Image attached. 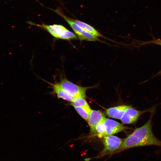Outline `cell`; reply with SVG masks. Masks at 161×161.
<instances>
[{
	"mask_svg": "<svg viewBox=\"0 0 161 161\" xmlns=\"http://www.w3.org/2000/svg\"><path fill=\"white\" fill-rule=\"evenodd\" d=\"M155 110L150 111L151 115L147 122L142 126L136 128L125 138L116 152L129 148L145 146L154 145L161 147V141L157 138L152 130V120Z\"/></svg>",
	"mask_w": 161,
	"mask_h": 161,
	"instance_id": "6da1fadb",
	"label": "cell"
},
{
	"mask_svg": "<svg viewBox=\"0 0 161 161\" xmlns=\"http://www.w3.org/2000/svg\"><path fill=\"white\" fill-rule=\"evenodd\" d=\"M30 24L37 26L48 32L55 38L64 40H71L78 38L77 35L64 26L59 24L47 25L44 24H37L31 21L27 22Z\"/></svg>",
	"mask_w": 161,
	"mask_h": 161,
	"instance_id": "7a4b0ae2",
	"label": "cell"
},
{
	"mask_svg": "<svg viewBox=\"0 0 161 161\" xmlns=\"http://www.w3.org/2000/svg\"><path fill=\"white\" fill-rule=\"evenodd\" d=\"M58 83L66 92L75 97H80L85 98L86 91L92 87L79 86L69 80L65 77H61Z\"/></svg>",
	"mask_w": 161,
	"mask_h": 161,
	"instance_id": "3957f363",
	"label": "cell"
},
{
	"mask_svg": "<svg viewBox=\"0 0 161 161\" xmlns=\"http://www.w3.org/2000/svg\"><path fill=\"white\" fill-rule=\"evenodd\" d=\"M52 10L64 19L80 40L92 41L99 40L97 37L85 30L72 21L70 18L65 16L61 9L58 8Z\"/></svg>",
	"mask_w": 161,
	"mask_h": 161,
	"instance_id": "277c9868",
	"label": "cell"
},
{
	"mask_svg": "<svg viewBox=\"0 0 161 161\" xmlns=\"http://www.w3.org/2000/svg\"><path fill=\"white\" fill-rule=\"evenodd\" d=\"M123 140L113 135L103 137V142L104 147L100 156L116 153L122 145Z\"/></svg>",
	"mask_w": 161,
	"mask_h": 161,
	"instance_id": "5b68a950",
	"label": "cell"
},
{
	"mask_svg": "<svg viewBox=\"0 0 161 161\" xmlns=\"http://www.w3.org/2000/svg\"><path fill=\"white\" fill-rule=\"evenodd\" d=\"M153 108L142 111L137 110L130 106L125 111L120 120L124 124H132L137 122L140 117L150 111Z\"/></svg>",
	"mask_w": 161,
	"mask_h": 161,
	"instance_id": "8992f818",
	"label": "cell"
},
{
	"mask_svg": "<svg viewBox=\"0 0 161 161\" xmlns=\"http://www.w3.org/2000/svg\"><path fill=\"white\" fill-rule=\"evenodd\" d=\"M103 123L105 136L112 135L129 129L120 123L111 119L106 118Z\"/></svg>",
	"mask_w": 161,
	"mask_h": 161,
	"instance_id": "52a82bcc",
	"label": "cell"
},
{
	"mask_svg": "<svg viewBox=\"0 0 161 161\" xmlns=\"http://www.w3.org/2000/svg\"><path fill=\"white\" fill-rule=\"evenodd\" d=\"M106 118L104 114L101 111L92 110L87 121L91 131L94 133L96 125L100 122L103 121Z\"/></svg>",
	"mask_w": 161,
	"mask_h": 161,
	"instance_id": "ba28073f",
	"label": "cell"
},
{
	"mask_svg": "<svg viewBox=\"0 0 161 161\" xmlns=\"http://www.w3.org/2000/svg\"><path fill=\"white\" fill-rule=\"evenodd\" d=\"M130 106L122 105L111 107L106 110V113L110 117L120 120L126 110Z\"/></svg>",
	"mask_w": 161,
	"mask_h": 161,
	"instance_id": "9c48e42d",
	"label": "cell"
},
{
	"mask_svg": "<svg viewBox=\"0 0 161 161\" xmlns=\"http://www.w3.org/2000/svg\"><path fill=\"white\" fill-rule=\"evenodd\" d=\"M52 87L53 92L55 93L58 98L68 101L71 102L75 97L71 95L66 92L59 85L58 82L51 83L46 81Z\"/></svg>",
	"mask_w": 161,
	"mask_h": 161,
	"instance_id": "30bf717a",
	"label": "cell"
},
{
	"mask_svg": "<svg viewBox=\"0 0 161 161\" xmlns=\"http://www.w3.org/2000/svg\"><path fill=\"white\" fill-rule=\"evenodd\" d=\"M70 18L78 25L86 31L97 37H104L103 35L92 26L81 21L71 18Z\"/></svg>",
	"mask_w": 161,
	"mask_h": 161,
	"instance_id": "8fae6325",
	"label": "cell"
},
{
	"mask_svg": "<svg viewBox=\"0 0 161 161\" xmlns=\"http://www.w3.org/2000/svg\"><path fill=\"white\" fill-rule=\"evenodd\" d=\"M78 114L86 121L88 120L90 113L92 109L89 106H86L74 107Z\"/></svg>",
	"mask_w": 161,
	"mask_h": 161,
	"instance_id": "7c38bea8",
	"label": "cell"
},
{
	"mask_svg": "<svg viewBox=\"0 0 161 161\" xmlns=\"http://www.w3.org/2000/svg\"><path fill=\"white\" fill-rule=\"evenodd\" d=\"M71 104L74 108L89 106L87 102L85 99V98L80 97H75L73 100L71 102Z\"/></svg>",
	"mask_w": 161,
	"mask_h": 161,
	"instance_id": "4fadbf2b",
	"label": "cell"
},
{
	"mask_svg": "<svg viewBox=\"0 0 161 161\" xmlns=\"http://www.w3.org/2000/svg\"><path fill=\"white\" fill-rule=\"evenodd\" d=\"M103 121L99 122L96 125L95 127L94 134H96L100 138L105 136V130Z\"/></svg>",
	"mask_w": 161,
	"mask_h": 161,
	"instance_id": "5bb4252c",
	"label": "cell"
},
{
	"mask_svg": "<svg viewBox=\"0 0 161 161\" xmlns=\"http://www.w3.org/2000/svg\"><path fill=\"white\" fill-rule=\"evenodd\" d=\"M149 44H153L161 46V39L154 38L151 40L141 41L140 45H143Z\"/></svg>",
	"mask_w": 161,
	"mask_h": 161,
	"instance_id": "9a60e30c",
	"label": "cell"
},
{
	"mask_svg": "<svg viewBox=\"0 0 161 161\" xmlns=\"http://www.w3.org/2000/svg\"><path fill=\"white\" fill-rule=\"evenodd\" d=\"M161 75V69L157 73L154 75L151 78H154L155 77L158 76L159 75Z\"/></svg>",
	"mask_w": 161,
	"mask_h": 161,
	"instance_id": "2e32d148",
	"label": "cell"
}]
</instances>
